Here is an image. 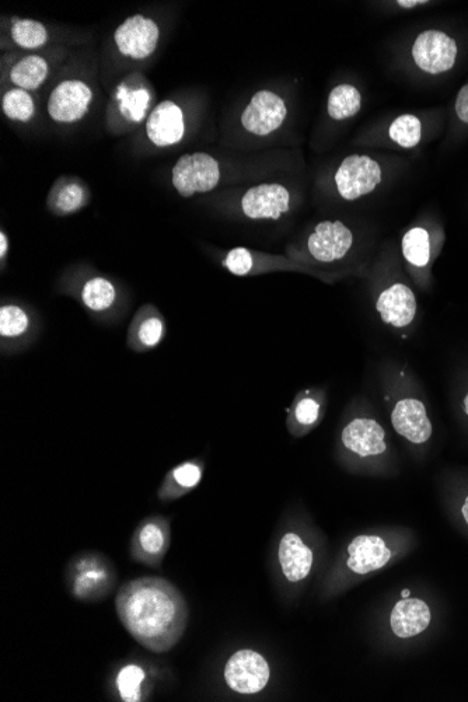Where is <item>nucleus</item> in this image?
<instances>
[{"instance_id": "36", "label": "nucleus", "mask_w": 468, "mask_h": 702, "mask_svg": "<svg viewBox=\"0 0 468 702\" xmlns=\"http://www.w3.org/2000/svg\"><path fill=\"white\" fill-rule=\"evenodd\" d=\"M10 250V242H9V237L8 234H6L5 230H0V263L5 265L6 263V257H8Z\"/></svg>"}, {"instance_id": "34", "label": "nucleus", "mask_w": 468, "mask_h": 702, "mask_svg": "<svg viewBox=\"0 0 468 702\" xmlns=\"http://www.w3.org/2000/svg\"><path fill=\"white\" fill-rule=\"evenodd\" d=\"M320 404L312 397L300 398L295 407V419L299 425L312 426L319 419Z\"/></svg>"}, {"instance_id": "39", "label": "nucleus", "mask_w": 468, "mask_h": 702, "mask_svg": "<svg viewBox=\"0 0 468 702\" xmlns=\"http://www.w3.org/2000/svg\"><path fill=\"white\" fill-rule=\"evenodd\" d=\"M407 597H410V590L405 589L403 590V599H407Z\"/></svg>"}, {"instance_id": "5", "label": "nucleus", "mask_w": 468, "mask_h": 702, "mask_svg": "<svg viewBox=\"0 0 468 702\" xmlns=\"http://www.w3.org/2000/svg\"><path fill=\"white\" fill-rule=\"evenodd\" d=\"M94 93L85 80L65 79L52 89L47 101L48 115L61 125L82 121L92 107Z\"/></svg>"}, {"instance_id": "25", "label": "nucleus", "mask_w": 468, "mask_h": 702, "mask_svg": "<svg viewBox=\"0 0 468 702\" xmlns=\"http://www.w3.org/2000/svg\"><path fill=\"white\" fill-rule=\"evenodd\" d=\"M431 623L428 604L419 599L400 600L391 613L390 624L394 634L400 638H411L421 634Z\"/></svg>"}, {"instance_id": "11", "label": "nucleus", "mask_w": 468, "mask_h": 702, "mask_svg": "<svg viewBox=\"0 0 468 702\" xmlns=\"http://www.w3.org/2000/svg\"><path fill=\"white\" fill-rule=\"evenodd\" d=\"M412 57L419 69L438 75L453 68L457 57V44L442 31H425L415 41Z\"/></svg>"}, {"instance_id": "18", "label": "nucleus", "mask_w": 468, "mask_h": 702, "mask_svg": "<svg viewBox=\"0 0 468 702\" xmlns=\"http://www.w3.org/2000/svg\"><path fill=\"white\" fill-rule=\"evenodd\" d=\"M78 298L87 312L96 317H108L120 303V291L110 278L89 275L79 285Z\"/></svg>"}, {"instance_id": "10", "label": "nucleus", "mask_w": 468, "mask_h": 702, "mask_svg": "<svg viewBox=\"0 0 468 702\" xmlns=\"http://www.w3.org/2000/svg\"><path fill=\"white\" fill-rule=\"evenodd\" d=\"M288 108L284 99L270 90L254 94L242 114L243 128L256 136H267L284 124Z\"/></svg>"}, {"instance_id": "22", "label": "nucleus", "mask_w": 468, "mask_h": 702, "mask_svg": "<svg viewBox=\"0 0 468 702\" xmlns=\"http://www.w3.org/2000/svg\"><path fill=\"white\" fill-rule=\"evenodd\" d=\"M384 429L373 419H354L342 432V443L361 457L379 456L386 452Z\"/></svg>"}, {"instance_id": "16", "label": "nucleus", "mask_w": 468, "mask_h": 702, "mask_svg": "<svg viewBox=\"0 0 468 702\" xmlns=\"http://www.w3.org/2000/svg\"><path fill=\"white\" fill-rule=\"evenodd\" d=\"M167 335V324L156 306H142L128 327L127 345L135 354H146L162 345Z\"/></svg>"}, {"instance_id": "29", "label": "nucleus", "mask_w": 468, "mask_h": 702, "mask_svg": "<svg viewBox=\"0 0 468 702\" xmlns=\"http://www.w3.org/2000/svg\"><path fill=\"white\" fill-rule=\"evenodd\" d=\"M362 97L356 87L340 85L334 87L328 97V114L333 120L342 121L354 117L361 110Z\"/></svg>"}, {"instance_id": "33", "label": "nucleus", "mask_w": 468, "mask_h": 702, "mask_svg": "<svg viewBox=\"0 0 468 702\" xmlns=\"http://www.w3.org/2000/svg\"><path fill=\"white\" fill-rule=\"evenodd\" d=\"M222 265L230 274L237 275V277H246L253 271L254 257L250 250L244 249V247H236V249L227 251Z\"/></svg>"}, {"instance_id": "20", "label": "nucleus", "mask_w": 468, "mask_h": 702, "mask_svg": "<svg viewBox=\"0 0 468 702\" xmlns=\"http://www.w3.org/2000/svg\"><path fill=\"white\" fill-rule=\"evenodd\" d=\"M89 201L90 190L85 181L62 176L52 184L47 206L55 216H71L86 208Z\"/></svg>"}, {"instance_id": "21", "label": "nucleus", "mask_w": 468, "mask_h": 702, "mask_svg": "<svg viewBox=\"0 0 468 702\" xmlns=\"http://www.w3.org/2000/svg\"><path fill=\"white\" fill-rule=\"evenodd\" d=\"M376 309L384 323L404 328L410 326L414 320L417 313V300L408 286L396 284L379 296Z\"/></svg>"}, {"instance_id": "28", "label": "nucleus", "mask_w": 468, "mask_h": 702, "mask_svg": "<svg viewBox=\"0 0 468 702\" xmlns=\"http://www.w3.org/2000/svg\"><path fill=\"white\" fill-rule=\"evenodd\" d=\"M2 111L10 121L27 122L36 117V101L33 94L19 87H10L2 96Z\"/></svg>"}, {"instance_id": "37", "label": "nucleus", "mask_w": 468, "mask_h": 702, "mask_svg": "<svg viewBox=\"0 0 468 702\" xmlns=\"http://www.w3.org/2000/svg\"><path fill=\"white\" fill-rule=\"evenodd\" d=\"M421 3L424 2H422V0H400L398 5H400L401 8L410 9L414 8V6L421 5Z\"/></svg>"}, {"instance_id": "23", "label": "nucleus", "mask_w": 468, "mask_h": 702, "mask_svg": "<svg viewBox=\"0 0 468 702\" xmlns=\"http://www.w3.org/2000/svg\"><path fill=\"white\" fill-rule=\"evenodd\" d=\"M349 569L355 574L366 575L383 568L390 561L391 551L377 536L356 537L348 547Z\"/></svg>"}, {"instance_id": "27", "label": "nucleus", "mask_w": 468, "mask_h": 702, "mask_svg": "<svg viewBox=\"0 0 468 702\" xmlns=\"http://www.w3.org/2000/svg\"><path fill=\"white\" fill-rule=\"evenodd\" d=\"M9 40L17 50L37 51L51 41L47 26L37 20L13 17L9 24Z\"/></svg>"}, {"instance_id": "12", "label": "nucleus", "mask_w": 468, "mask_h": 702, "mask_svg": "<svg viewBox=\"0 0 468 702\" xmlns=\"http://www.w3.org/2000/svg\"><path fill=\"white\" fill-rule=\"evenodd\" d=\"M169 547L170 523L162 516L143 520L132 539V555L135 560L149 567H159Z\"/></svg>"}, {"instance_id": "9", "label": "nucleus", "mask_w": 468, "mask_h": 702, "mask_svg": "<svg viewBox=\"0 0 468 702\" xmlns=\"http://www.w3.org/2000/svg\"><path fill=\"white\" fill-rule=\"evenodd\" d=\"M33 314L19 303H3L0 307V349L3 354H16L29 348L36 338Z\"/></svg>"}, {"instance_id": "15", "label": "nucleus", "mask_w": 468, "mask_h": 702, "mask_svg": "<svg viewBox=\"0 0 468 702\" xmlns=\"http://www.w3.org/2000/svg\"><path fill=\"white\" fill-rule=\"evenodd\" d=\"M146 135L156 148H171L183 141L185 118L181 107L171 100L157 104L146 120Z\"/></svg>"}, {"instance_id": "24", "label": "nucleus", "mask_w": 468, "mask_h": 702, "mask_svg": "<svg viewBox=\"0 0 468 702\" xmlns=\"http://www.w3.org/2000/svg\"><path fill=\"white\" fill-rule=\"evenodd\" d=\"M279 562L289 582H300L312 571L313 553L295 533H286L279 544Z\"/></svg>"}, {"instance_id": "3", "label": "nucleus", "mask_w": 468, "mask_h": 702, "mask_svg": "<svg viewBox=\"0 0 468 702\" xmlns=\"http://www.w3.org/2000/svg\"><path fill=\"white\" fill-rule=\"evenodd\" d=\"M220 166L218 160L208 153L195 152L181 156L171 169V184L183 198L205 194L218 187Z\"/></svg>"}, {"instance_id": "38", "label": "nucleus", "mask_w": 468, "mask_h": 702, "mask_svg": "<svg viewBox=\"0 0 468 702\" xmlns=\"http://www.w3.org/2000/svg\"><path fill=\"white\" fill-rule=\"evenodd\" d=\"M463 516H464V519H466V522L468 525V498L466 499V502H464V505H463Z\"/></svg>"}, {"instance_id": "40", "label": "nucleus", "mask_w": 468, "mask_h": 702, "mask_svg": "<svg viewBox=\"0 0 468 702\" xmlns=\"http://www.w3.org/2000/svg\"><path fill=\"white\" fill-rule=\"evenodd\" d=\"M464 410H466L467 415H468V394H467V397L464 398Z\"/></svg>"}, {"instance_id": "4", "label": "nucleus", "mask_w": 468, "mask_h": 702, "mask_svg": "<svg viewBox=\"0 0 468 702\" xmlns=\"http://www.w3.org/2000/svg\"><path fill=\"white\" fill-rule=\"evenodd\" d=\"M69 582L78 599L99 600L113 589L114 568L101 555H82L72 564Z\"/></svg>"}, {"instance_id": "6", "label": "nucleus", "mask_w": 468, "mask_h": 702, "mask_svg": "<svg viewBox=\"0 0 468 702\" xmlns=\"http://www.w3.org/2000/svg\"><path fill=\"white\" fill-rule=\"evenodd\" d=\"M159 41V24L148 16H129L114 31V44L118 52L134 61H146L152 57Z\"/></svg>"}, {"instance_id": "17", "label": "nucleus", "mask_w": 468, "mask_h": 702, "mask_svg": "<svg viewBox=\"0 0 468 702\" xmlns=\"http://www.w3.org/2000/svg\"><path fill=\"white\" fill-rule=\"evenodd\" d=\"M3 78L12 87L34 92L45 85L51 75L48 59L38 54H10L3 57Z\"/></svg>"}, {"instance_id": "1", "label": "nucleus", "mask_w": 468, "mask_h": 702, "mask_svg": "<svg viewBox=\"0 0 468 702\" xmlns=\"http://www.w3.org/2000/svg\"><path fill=\"white\" fill-rule=\"evenodd\" d=\"M115 609L129 635L150 652H169L188 624L184 596L176 586L156 576L125 583L118 590Z\"/></svg>"}, {"instance_id": "8", "label": "nucleus", "mask_w": 468, "mask_h": 702, "mask_svg": "<svg viewBox=\"0 0 468 702\" xmlns=\"http://www.w3.org/2000/svg\"><path fill=\"white\" fill-rule=\"evenodd\" d=\"M382 181L379 163L368 156H349L335 173V184L342 198L347 201L370 194Z\"/></svg>"}, {"instance_id": "7", "label": "nucleus", "mask_w": 468, "mask_h": 702, "mask_svg": "<svg viewBox=\"0 0 468 702\" xmlns=\"http://www.w3.org/2000/svg\"><path fill=\"white\" fill-rule=\"evenodd\" d=\"M225 680L236 693H260L270 681V666L260 653L243 649L227 660Z\"/></svg>"}, {"instance_id": "35", "label": "nucleus", "mask_w": 468, "mask_h": 702, "mask_svg": "<svg viewBox=\"0 0 468 702\" xmlns=\"http://www.w3.org/2000/svg\"><path fill=\"white\" fill-rule=\"evenodd\" d=\"M456 113L461 121L468 124V85L460 90L456 100Z\"/></svg>"}, {"instance_id": "31", "label": "nucleus", "mask_w": 468, "mask_h": 702, "mask_svg": "<svg viewBox=\"0 0 468 702\" xmlns=\"http://www.w3.org/2000/svg\"><path fill=\"white\" fill-rule=\"evenodd\" d=\"M146 679L145 670L139 665L122 667L117 676L118 693L122 701L138 702L142 698V683Z\"/></svg>"}, {"instance_id": "19", "label": "nucleus", "mask_w": 468, "mask_h": 702, "mask_svg": "<svg viewBox=\"0 0 468 702\" xmlns=\"http://www.w3.org/2000/svg\"><path fill=\"white\" fill-rule=\"evenodd\" d=\"M394 429L412 443H424L431 438L432 425L425 405L414 398L398 401L391 415Z\"/></svg>"}, {"instance_id": "32", "label": "nucleus", "mask_w": 468, "mask_h": 702, "mask_svg": "<svg viewBox=\"0 0 468 702\" xmlns=\"http://www.w3.org/2000/svg\"><path fill=\"white\" fill-rule=\"evenodd\" d=\"M389 134L401 148H415L421 141V121L414 115H401L391 124Z\"/></svg>"}, {"instance_id": "30", "label": "nucleus", "mask_w": 468, "mask_h": 702, "mask_svg": "<svg viewBox=\"0 0 468 702\" xmlns=\"http://www.w3.org/2000/svg\"><path fill=\"white\" fill-rule=\"evenodd\" d=\"M403 254L408 263L415 265V267H425L431 258V243H429L428 232L421 227H415L405 234Z\"/></svg>"}, {"instance_id": "13", "label": "nucleus", "mask_w": 468, "mask_h": 702, "mask_svg": "<svg viewBox=\"0 0 468 702\" xmlns=\"http://www.w3.org/2000/svg\"><path fill=\"white\" fill-rule=\"evenodd\" d=\"M354 243L351 230L342 222H321L307 239V250L320 263H334L347 256Z\"/></svg>"}, {"instance_id": "2", "label": "nucleus", "mask_w": 468, "mask_h": 702, "mask_svg": "<svg viewBox=\"0 0 468 702\" xmlns=\"http://www.w3.org/2000/svg\"><path fill=\"white\" fill-rule=\"evenodd\" d=\"M156 92L141 72H132L115 86L107 106V127L114 134H127L148 120Z\"/></svg>"}, {"instance_id": "14", "label": "nucleus", "mask_w": 468, "mask_h": 702, "mask_svg": "<svg viewBox=\"0 0 468 702\" xmlns=\"http://www.w3.org/2000/svg\"><path fill=\"white\" fill-rule=\"evenodd\" d=\"M291 208V194L281 184H260L242 198V211L251 220H278Z\"/></svg>"}, {"instance_id": "26", "label": "nucleus", "mask_w": 468, "mask_h": 702, "mask_svg": "<svg viewBox=\"0 0 468 702\" xmlns=\"http://www.w3.org/2000/svg\"><path fill=\"white\" fill-rule=\"evenodd\" d=\"M202 474H204V466L198 460L184 461L171 468L160 485V501H174L195 490L201 483Z\"/></svg>"}]
</instances>
